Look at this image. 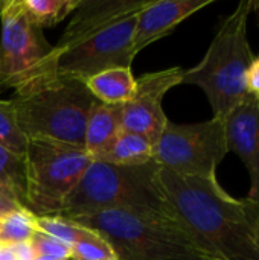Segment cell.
<instances>
[{"mask_svg": "<svg viewBox=\"0 0 259 260\" xmlns=\"http://www.w3.org/2000/svg\"><path fill=\"white\" fill-rule=\"evenodd\" d=\"M12 101L27 139H46L84 148L85 126L96 102L84 81L60 75L47 85Z\"/></svg>", "mask_w": 259, "mask_h": 260, "instance_id": "obj_5", "label": "cell"}, {"mask_svg": "<svg viewBox=\"0 0 259 260\" xmlns=\"http://www.w3.org/2000/svg\"><path fill=\"white\" fill-rule=\"evenodd\" d=\"M96 101L107 105H124L136 91V78L131 69H111L98 73L85 81Z\"/></svg>", "mask_w": 259, "mask_h": 260, "instance_id": "obj_15", "label": "cell"}, {"mask_svg": "<svg viewBox=\"0 0 259 260\" xmlns=\"http://www.w3.org/2000/svg\"><path fill=\"white\" fill-rule=\"evenodd\" d=\"M246 88L249 94L259 98V55L253 58L246 73Z\"/></svg>", "mask_w": 259, "mask_h": 260, "instance_id": "obj_24", "label": "cell"}, {"mask_svg": "<svg viewBox=\"0 0 259 260\" xmlns=\"http://www.w3.org/2000/svg\"><path fill=\"white\" fill-rule=\"evenodd\" d=\"M226 140L246 165L250 177L247 200L259 206V98L247 94L226 117Z\"/></svg>", "mask_w": 259, "mask_h": 260, "instance_id": "obj_11", "label": "cell"}, {"mask_svg": "<svg viewBox=\"0 0 259 260\" xmlns=\"http://www.w3.org/2000/svg\"><path fill=\"white\" fill-rule=\"evenodd\" d=\"M0 260H17L14 253L11 251L9 247H2L0 245Z\"/></svg>", "mask_w": 259, "mask_h": 260, "instance_id": "obj_27", "label": "cell"}, {"mask_svg": "<svg viewBox=\"0 0 259 260\" xmlns=\"http://www.w3.org/2000/svg\"><path fill=\"white\" fill-rule=\"evenodd\" d=\"M154 158V143L143 136L121 131L110 148L98 158L111 165H143Z\"/></svg>", "mask_w": 259, "mask_h": 260, "instance_id": "obj_16", "label": "cell"}, {"mask_svg": "<svg viewBox=\"0 0 259 260\" xmlns=\"http://www.w3.org/2000/svg\"><path fill=\"white\" fill-rule=\"evenodd\" d=\"M121 107L122 105H107L99 101L95 102L87 120L84 139V149L92 160H98L122 131Z\"/></svg>", "mask_w": 259, "mask_h": 260, "instance_id": "obj_14", "label": "cell"}, {"mask_svg": "<svg viewBox=\"0 0 259 260\" xmlns=\"http://www.w3.org/2000/svg\"><path fill=\"white\" fill-rule=\"evenodd\" d=\"M183 73L185 69L171 67L137 78L133 98L121 107L122 131L143 136L156 145L168 123L162 107L163 98L171 88L182 84Z\"/></svg>", "mask_w": 259, "mask_h": 260, "instance_id": "obj_10", "label": "cell"}, {"mask_svg": "<svg viewBox=\"0 0 259 260\" xmlns=\"http://www.w3.org/2000/svg\"><path fill=\"white\" fill-rule=\"evenodd\" d=\"M35 232V215L27 209H21L0 219V245L14 247L26 244L32 239Z\"/></svg>", "mask_w": 259, "mask_h": 260, "instance_id": "obj_19", "label": "cell"}, {"mask_svg": "<svg viewBox=\"0 0 259 260\" xmlns=\"http://www.w3.org/2000/svg\"><path fill=\"white\" fill-rule=\"evenodd\" d=\"M148 0H79L55 44L56 53L96 35L122 18L137 14Z\"/></svg>", "mask_w": 259, "mask_h": 260, "instance_id": "obj_12", "label": "cell"}, {"mask_svg": "<svg viewBox=\"0 0 259 260\" xmlns=\"http://www.w3.org/2000/svg\"><path fill=\"white\" fill-rule=\"evenodd\" d=\"M253 9L255 2H241L220 26L203 59L183 73L182 84L206 93L214 117H226L249 94L246 73L255 56L247 40V20Z\"/></svg>", "mask_w": 259, "mask_h": 260, "instance_id": "obj_4", "label": "cell"}, {"mask_svg": "<svg viewBox=\"0 0 259 260\" xmlns=\"http://www.w3.org/2000/svg\"><path fill=\"white\" fill-rule=\"evenodd\" d=\"M11 251L14 253L15 259L17 260H34L35 259V254H34V250L31 247L29 242L26 244H18V245H14V247H9Z\"/></svg>", "mask_w": 259, "mask_h": 260, "instance_id": "obj_26", "label": "cell"}, {"mask_svg": "<svg viewBox=\"0 0 259 260\" xmlns=\"http://www.w3.org/2000/svg\"><path fill=\"white\" fill-rule=\"evenodd\" d=\"M35 227L38 232L46 233L67 245H73L78 239H81L87 233V227L79 225L67 218L60 215L52 216H37L35 215Z\"/></svg>", "mask_w": 259, "mask_h": 260, "instance_id": "obj_21", "label": "cell"}, {"mask_svg": "<svg viewBox=\"0 0 259 260\" xmlns=\"http://www.w3.org/2000/svg\"><path fill=\"white\" fill-rule=\"evenodd\" d=\"M34 260H55V259H50V257H35Z\"/></svg>", "mask_w": 259, "mask_h": 260, "instance_id": "obj_29", "label": "cell"}, {"mask_svg": "<svg viewBox=\"0 0 259 260\" xmlns=\"http://www.w3.org/2000/svg\"><path fill=\"white\" fill-rule=\"evenodd\" d=\"M27 142L29 139L23 134L17 122L12 101H0V146L24 157Z\"/></svg>", "mask_w": 259, "mask_h": 260, "instance_id": "obj_20", "label": "cell"}, {"mask_svg": "<svg viewBox=\"0 0 259 260\" xmlns=\"http://www.w3.org/2000/svg\"><path fill=\"white\" fill-rule=\"evenodd\" d=\"M89 229V227H87ZM70 259L73 260H118V256L110 242L89 229L87 233L72 245Z\"/></svg>", "mask_w": 259, "mask_h": 260, "instance_id": "obj_22", "label": "cell"}, {"mask_svg": "<svg viewBox=\"0 0 259 260\" xmlns=\"http://www.w3.org/2000/svg\"><path fill=\"white\" fill-rule=\"evenodd\" d=\"M21 209H26V207H23V206H21L20 203H17L15 200L8 198V197H5V195L0 193V219H3L5 216L11 215V213H14V212L21 210Z\"/></svg>", "mask_w": 259, "mask_h": 260, "instance_id": "obj_25", "label": "cell"}, {"mask_svg": "<svg viewBox=\"0 0 259 260\" xmlns=\"http://www.w3.org/2000/svg\"><path fill=\"white\" fill-rule=\"evenodd\" d=\"M0 193L24 207V157L0 146Z\"/></svg>", "mask_w": 259, "mask_h": 260, "instance_id": "obj_17", "label": "cell"}, {"mask_svg": "<svg viewBox=\"0 0 259 260\" xmlns=\"http://www.w3.org/2000/svg\"><path fill=\"white\" fill-rule=\"evenodd\" d=\"M70 221L104 236L118 260H215L172 213L104 210Z\"/></svg>", "mask_w": 259, "mask_h": 260, "instance_id": "obj_2", "label": "cell"}, {"mask_svg": "<svg viewBox=\"0 0 259 260\" xmlns=\"http://www.w3.org/2000/svg\"><path fill=\"white\" fill-rule=\"evenodd\" d=\"M58 76L55 46L29 18L21 0H11L2 17L0 88H12L15 96H24Z\"/></svg>", "mask_w": 259, "mask_h": 260, "instance_id": "obj_6", "label": "cell"}, {"mask_svg": "<svg viewBox=\"0 0 259 260\" xmlns=\"http://www.w3.org/2000/svg\"><path fill=\"white\" fill-rule=\"evenodd\" d=\"M163 197L183 229L215 260H259V206L227 195L217 178L160 168Z\"/></svg>", "mask_w": 259, "mask_h": 260, "instance_id": "obj_1", "label": "cell"}, {"mask_svg": "<svg viewBox=\"0 0 259 260\" xmlns=\"http://www.w3.org/2000/svg\"><path fill=\"white\" fill-rule=\"evenodd\" d=\"M136 15H128L96 35L58 53V73L87 81L111 69H131L136 56L133 35Z\"/></svg>", "mask_w": 259, "mask_h": 260, "instance_id": "obj_9", "label": "cell"}, {"mask_svg": "<svg viewBox=\"0 0 259 260\" xmlns=\"http://www.w3.org/2000/svg\"><path fill=\"white\" fill-rule=\"evenodd\" d=\"M29 18L41 29L52 27L70 15L79 0H21Z\"/></svg>", "mask_w": 259, "mask_h": 260, "instance_id": "obj_18", "label": "cell"}, {"mask_svg": "<svg viewBox=\"0 0 259 260\" xmlns=\"http://www.w3.org/2000/svg\"><path fill=\"white\" fill-rule=\"evenodd\" d=\"M92 161L82 146L29 139L24 154V207L37 216L61 215Z\"/></svg>", "mask_w": 259, "mask_h": 260, "instance_id": "obj_7", "label": "cell"}, {"mask_svg": "<svg viewBox=\"0 0 259 260\" xmlns=\"http://www.w3.org/2000/svg\"><path fill=\"white\" fill-rule=\"evenodd\" d=\"M35 257H50L55 260H69L72 254V247L46 235L41 232H35L32 239L29 241Z\"/></svg>", "mask_w": 259, "mask_h": 260, "instance_id": "obj_23", "label": "cell"}, {"mask_svg": "<svg viewBox=\"0 0 259 260\" xmlns=\"http://www.w3.org/2000/svg\"><path fill=\"white\" fill-rule=\"evenodd\" d=\"M214 0H148L136 15L133 49L137 55L154 41L169 35L183 20Z\"/></svg>", "mask_w": 259, "mask_h": 260, "instance_id": "obj_13", "label": "cell"}, {"mask_svg": "<svg viewBox=\"0 0 259 260\" xmlns=\"http://www.w3.org/2000/svg\"><path fill=\"white\" fill-rule=\"evenodd\" d=\"M159 171L154 158L133 166L93 160L60 216L72 219L104 210L172 213L163 197Z\"/></svg>", "mask_w": 259, "mask_h": 260, "instance_id": "obj_3", "label": "cell"}, {"mask_svg": "<svg viewBox=\"0 0 259 260\" xmlns=\"http://www.w3.org/2000/svg\"><path fill=\"white\" fill-rule=\"evenodd\" d=\"M227 152L224 117L185 125L168 120L154 145V161L177 175L217 178Z\"/></svg>", "mask_w": 259, "mask_h": 260, "instance_id": "obj_8", "label": "cell"}, {"mask_svg": "<svg viewBox=\"0 0 259 260\" xmlns=\"http://www.w3.org/2000/svg\"><path fill=\"white\" fill-rule=\"evenodd\" d=\"M9 3H11V0H0V18L3 17V14H5L6 8L9 6Z\"/></svg>", "mask_w": 259, "mask_h": 260, "instance_id": "obj_28", "label": "cell"}]
</instances>
